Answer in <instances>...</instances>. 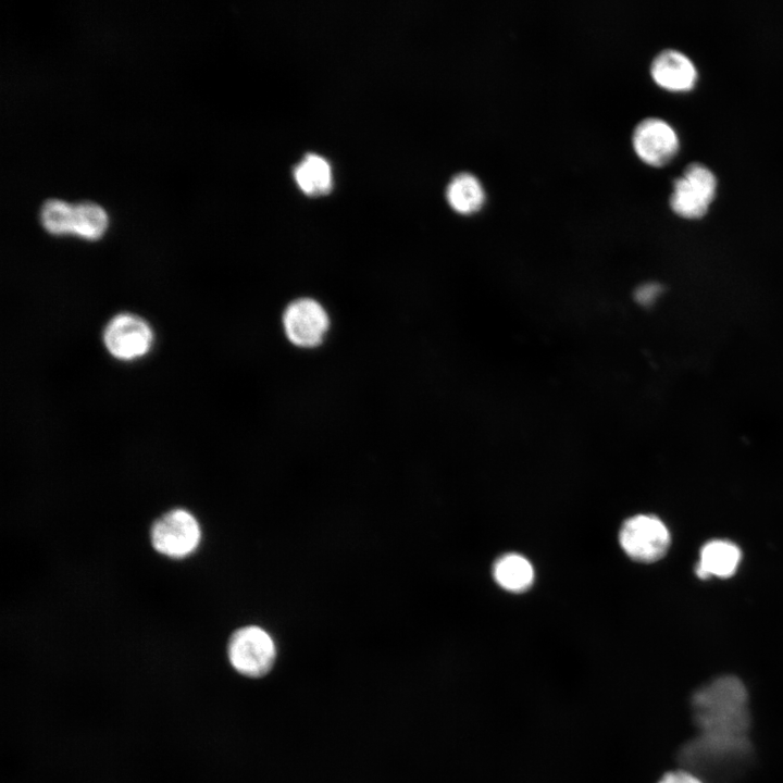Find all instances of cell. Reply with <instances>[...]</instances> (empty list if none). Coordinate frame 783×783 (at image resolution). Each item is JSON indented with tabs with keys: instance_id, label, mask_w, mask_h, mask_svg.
Listing matches in <instances>:
<instances>
[{
	"instance_id": "1",
	"label": "cell",
	"mask_w": 783,
	"mask_h": 783,
	"mask_svg": "<svg viewBox=\"0 0 783 783\" xmlns=\"http://www.w3.org/2000/svg\"><path fill=\"white\" fill-rule=\"evenodd\" d=\"M692 710L699 733L748 736V694L737 678L721 676L697 689Z\"/></svg>"
},
{
	"instance_id": "12",
	"label": "cell",
	"mask_w": 783,
	"mask_h": 783,
	"mask_svg": "<svg viewBox=\"0 0 783 783\" xmlns=\"http://www.w3.org/2000/svg\"><path fill=\"white\" fill-rule=\"evenodd\" d=\"M450 207L460 214L477 212L484 204L485 191L480 179L469 172L455 175L446 188Z\"/></svg>"
},
{
	"instance_id": "15",
	"label": "cell",
	"mask_w": 783,
	"mask_h": 783,
	"mask_svg": "<svg viewBox=\"0 0 783 783\" xmlns=\"http://www.w3.org/2000/svg\"><path fill=\"white\" fill-rule=\"evenodd\" d=\"M107 226V213L99 204L89 200L72 204V234L96 240L103 235Z\"/></svg>"
},
{
	"instance_id": "11",
	"label": "cell",
	"mask_w": 783,
	"mask_h": 783,
	"mask_svg": "<svg viewBox=\"0 0 783 783\" xmlns=\"http://www.w3.org/2000/svg\"><path fill=\"white\" fill-rule=\"evenodd\" d=\"M699 557L696 567L698 577L707 579L711 575L729 577L738 567L741 550L729 540L713 539L703 546Z\"/></svg>"
},
{
	"instance_id": "14",
	"label": "cell",
	"mask_w": 783,
	"mask_h": 783,
	"mask_svg": "<svg viewBox=\"0 0 783 783\" xmlns=\"http://www.w3.org/2000/svg\"><path fill=\"white\" fill-rule=\"evenodd\" d=\"M294 176L301 190L308 195H322L332 187L331 165L315 153L304 156L295 166Z\"/></svg>"
},
{
	"instance_id": "7",
	"label": "cell",
	"mask_w": 783,
	"mask_h": 783,
	"mask_svg": "<svg viewBox=\"0 0 783 783\" xmlns=\"http://www.w3.org/2000/svg\"><path fill=\"white\" fill-rule=\"evenodd\" d=\"M282 325L290 344L309 349L319 346L325 338L330 328V316L318 300L302 297L287 304Z\"/></svg>"
},
{
	"instance_id": "18",
	"label": "cell",
	"mask_w": 783,
	"mask_h": 783,
	"mask_svg": "<svg viewBox=\"0 0 783 783\" xmlns=\"http://www.w3.org/2000/svg\"><path fill=\"white\" fill-rule=\"evenodd\" d=\"M658 783H704L697 775L694 773L681 769L675 771H670L666 773Z\"/></svg>"
},
{
	"instance_id": "10",
	"label": "cell",
	"mask_w": 783,
	"mask_h": 783,
	"mask_svg": "<svg viewBox=\"0 0 783 783\" xmlns=\"http://www.w3.org/2000/svg\"><path fill=\"white\" fill-rule=\"evenodd\" d=\"M650 74L657 85L671 91L689 90L697 80L694 62L676 49L660 51L651 62Z\"/></svg>"
},
{
	"instance_id": "5",
	"label": "cell",
	"mask_w": 783,
	"mask_h": 783,
	"mask_svg": "<svg viewBox=\"0 0 783 783\" xmlns=\"http://www.w3.org/2000/svg\"><path fill=\"white\" fill-rule=\"evenodd\" d=\"M717 190L713 172L703 163H689L682 175L673 181L671 209L680 216L696 219L709 209Z\"/></svg>"
},
{
	"instance_id": "16",
	"label": "cell",
	"mask_w": 783,
	"mask_h": 783,
	"mask_svg": "<svg viewBox=\"0 0 783 783\" xmlns=\"http://www.w3.org/2000/svg\"><path fill=\"white\" fill-rule=\"evenodd\" d=\"M39 220L52 235L72 234V204L60 199H47L40 208Z\"/></svg>"
},
{
	"instance_id": "3",
	"label": "cell",
	"mask_w": 783,
	"mask_h": 783,
	"mask_svg": "<svg viewBox=\"0 0 783 783\" xmlns=\"http://www.w3.org/2000/svg\"><path fill=\"white\" fill-rule=\"evenodd\" d=\"M227 657L238 673L248 678H261L270 672L275 662L276 646L265 630L247 625L231 635Z\"/></svg>"
},
{
	"instance_id": "8",
	"label": "cell",
	"mask_w": 783,
	"mask_h": 783,
	"mask_svg": "<svg viewBox=\"0 0 783 783\" xmlns=\"http://www.w3.org/2000/svg\"><path fill=\"white\" fill-rule=\"evenodd\" d=\"M103 343L115 359L133 361L148 353L153 343V332L139 315L119 313L105 325Z\"/></svg>"
},
{
	"instance_id": "6",
	"label": "cell",
	"mask_w": 783,
	"mask_h": 783,
	"mask_svg": "<svg viewBox=\"0 0 783 783\" xmlns=\"http://www.w3.org/2000/svg\"><path fill=\"white\" fill-rule=\"evenodd\" d=\"M619 542L625 554L633 560L654 562L667 552L670 545V533L658 518L638 514L622 524Z\"/></svg>"
},
{
	"instance_id": "17",
	"label": "cell",
	"mask_w": 783,
	"mask_h": 783,
	"mask_svg": "<svg viewBox=\"0 0 783 783\" xmlns=\"http://www.w3.org/2000/svg\"><path fill=\"white\" fill-rule=\"evenodd\" d=\"M661 288L657 284H644L635 291V299L642 306H650L659 297Z\"/></svg>"
},
{
	"instance_id": "2",
	"label": "cell",
	"mask_w": 783,
	"mask_h": 783,
	"mask_svg": "<svg viewBox=\"0 0 783 783\" xmlns=\"http://www.w3.org/2000/svg\"><path fill=\"white\" fill-rule=\"evenodd\" d=\"M751 758L748 736H720L698 733L679 753L683 769L704 783H734L746 771Z\"/></svg>"
},
{
	"instance_id": "13",
	"label": "cell",
	"mask_w": 783,
	"mask_h": 783,
	"mask_svg": "<svg viewBox=\"0 0 783 783\" xmlns=\"http://www.w3.org/2000/svg\"><path fill=\"white\" fill-rule=\"evenodd\" d=\"M493 574L504 589L513 593L526 591L534 580L531 562L518 554L501 556L494 564Z\"/></svg>"
},
{
	"instance_id": "9",
	"label": "cell",
	"mask_w": 783,
	"mask_h": 783,
	"mask_svg": "<svg viewBox=\"0 0 783 783\" xmlns=\"http://www.w3.org/2000/svg\"><path fill=\"white\" fill-rule=\"evenodd\" d=\"M632 144L637 157L645 163L660 166L678 152L680 140L675 129L660 117H646L634 128Z\"/></svg>"
},
{
	"instance_id": "4",
	"label": "cell",
	"mask_w": 783,
	"mask_h": 783,
	"mask_svg": "<svg viewBox=\"0 0 783 783\" xmlns=\"http://www.w3.org/2000/svg\"><path fill=\"white\" fill-rule=\"evenodd\" d=\"M150 540L159 554L172 559H183L198 548L201 529L192 513L176 508L166 511L153 522Z\"/></svg>"
}]
</instances>
